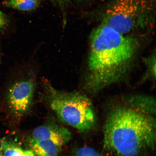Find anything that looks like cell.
<instances>
[{"instance_id":"1","label":"cell","mask_w":156,"mask_h":156,"mask_svg":"<svg viewBox=\"0 0 156 156\" xmlns=\"http://www.w3.org/2000/svg\"><path fill=\"white\" fill-rule=\"evenodd\" d=\"M141 38L120 34L102 24L93 29L89 37L86 90L95 94L124 79L137 57Z\"/></svg>"},{"instance_id":"2","label":"cell","mask_w":156,"mask_h":156,"mask_svg":"<svg viewBox=\"0 0 156 156\" xmlns=\"http://www.w3.org/2000/svg\"><path fill=\"white\" fill-rule=\"evenodd\" d=\"M155 115L131 106L123 99L107 113L103 127V148L111 156H142L154 151Z\"/></svg>"},{"instance_id":"3","label":"cell","mask_w":156,"mask_h":156,"mask_svg":"<svg viewBox=\"0 0 156 156\" xmlns=\"http://www.w3.org/2000/svg\"><path fill=\"white\" fill-rule=\"evenodd\" d=\"M44 84L50 106L62 122L81 132L94 127L96 112L88 97L76 91L58 90L48 81Z\"/></svg>"},{"instance_id":"4","label":"cell","mask_w":156,"mask_h":156,"mask_svg":"<svg viewBox=\"0 0 156 156\" xmlns=\"http://www.w3.org/2000/svg\"><path fill=\"white\" fill-rule=\"evenodd\" d=\"M151 8L146 0H115L101 15V24L120 34H136L151 24Z\"/></svg>"},{"instance_id":"5","label":"cell","mask_w":156,"mask_h":156,"mask_svg":"<svg viewBox=\"0 0 156 156\" xmlns=\"http://www.w3.org/2000/svg\"><path fill=\"white\" fill-rule=\"evenodd\" d=\"M36 85L34 79H28L17 82L9 89L8 101L11 110L16 116H23L30 109Z\"/></svg>"},{"instance_id":"6","label":"cell","mask_w":156,"mask_h":156,"mask_svg":"<svg viewBox=\"0 0 156 156\" xmlns=\"http://www.w3.org/2000/svg\"><path fill=\"white\" fill-rule=\"evenodd\" d=\"M29 138L48 140L61 147L71 140L72 134L67 128L55 124H46L35 128Z\"/></svg>"},{"instance_id":"7","label":"cell","mask_w":156,"mask_h":156,"mask_svg":"<svg viewBox=\"0 0 156 156\" xmlns=\"http://www.w3.org/2000/svg\"><path fill=\"white\" fill-rule=\"evenodd\" d=\"M129 104L136 108L156 115L155 99L150 95L135 94L123 97Z\"/></svg>"},{"instance_id":"8","label":"cell","mask_w":156,"mask_h":156,"mask_svg":"<svg viewBox=\"0 0 156 156\" xmlns=\"http://www.w3.org/2000/svg\"><path fill=\"white\" fill-rule=\"evenodd\" d=\"M30 150L36 156H58L60 146L48 140H35L29 138Z\"/></svg>"},{"instance_id":"9","label":"cell","mask_w":156,"mask_h":156,"mask_svg":"<svg viewBox=\"0 0 156 156\" xmlns=\"http://www.w3.org/2000/svg\"><path fill=\"white\" fill-rule=\"evenodd\" d=\"M0 152L3 156H35L30 150L23 149L7 140H3L0 142Z\"/></svg>"},{"instance_id":"10","label":"cell","mask_w":156,"mask_h":156,"mask_svg":"<svg viewBox=\"0 0 156 156\" xmlns=\"http://www.w3.org/2000/svg\"><path fill=\"white\" fill-rule=\"evenodd\" d=\"M40 3L32 0H6L4 2L3 5L10 8L29 11L36 9Z\"/></svg>"},{"instance_id":"11","label":"cell","mask_w":156,"mask_h":156,"mask_svg":"<svg viewBox=\"0 0 156 156\" xmlns=\"http://www.w3.org/2000/svg\"><path fill=\"white\" fill-rule=\"evenodd\" d=\"M145 63L146 67L147 75L145 77H150L152 80L155 79L156 55L155 52H153L147 58H145Z\"/></svg>"},{"instance_id":"12","label":"cell","mask_w":156,"mask_h":156,"mask_svg":"<svg viewBox=\"0 0 156 156\" xmlns=\"http://www.w3.org/2000/svg\"><path fill=\"white\" fill-rule=\"evenodd\" d=\"M75 156H105L93 148L84 146L79 148L76 152Z\"/></svg>"},{"instance_id":"13","label":"cell","mask_w":156,"mask_h":156,"mask_svg":"<svg viewBox=\"0 0 156 156\" xmlns=\"http://www.w3.org/2000/svg\"><path fill=\"white\" fill-rule=\"evenodd\" d=\"M8 19L6 15L0 10V31L7 25Z\"/></svg>"},{"instance_id":"14","label":"cell","mask_w":156,"mask_h":156,"mask_svg":"<svg viewBox=\"0 0 156 156\" xmlns=\"http://www.w3.org/2000/svg\"><path fill=\"white\" fill-rule=\"evenodd\" d=\"M52 3L62 8L66 7L69 3V0H51Z\"/></svg>"},{"instance_id":"15","label":"cell","mask_w":156,"mask_h":156,"mask_svg":"<svg viewBox=\"0 0 156 156\" xmlns=\"http://www.w3.org/2000/svg\"><path fill=\"white\" fill-rule=\"evenodd\" d=\"M32 1H34L35 2H41V0H32Z\"/></svg>"},{"instance_id":"16","label":"cell","mask_w":156,"mask_h":156,"mask_svg":"<svg viewBox=\"0 0 156 156\" xmlns=\"http://www.w3.org/2000/svg\"><path fill=\"white\" fill-rule=\"evenodd\" d=\"M0 156H3L2 154L1 153V152H0Z\"/></svg>"},{"instance_id":"17","label":"cell","mask_w":156,"mask_h":156,"mask_svg":"<svg viewBox=\"0 0 156 156\" xmlns=\"http://www.w3.org/2000/svg\"><path fill=\"white\" fill-rule=\"evenodd\" d=\"M76 1H85V0H76Z\"/></svg>"}]
</instances>
